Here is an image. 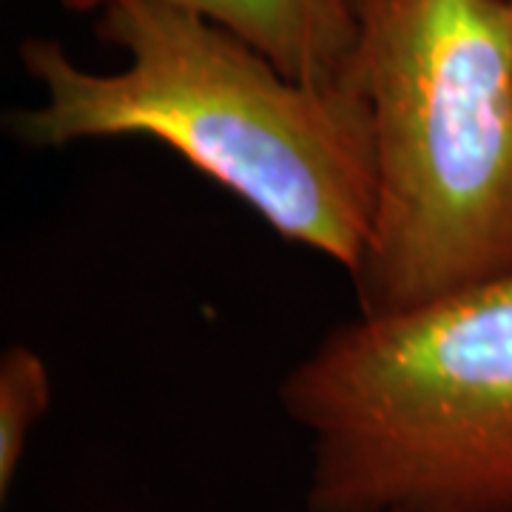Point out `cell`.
Wrapping results in <instances>:
<instances>
[{
	"mask_svg": "<svg viewBox=\"0 0 512 512\" xmlns=\"http://www.w3.org/2000/svg\"><path fill=\"white\" fill-rule=\"evenodd\" d=\"M94 35L123 52L114 72L80 66L55 37H26L20 63L40 106L9 117L26 148L143 137L245 202L276 237L311 248L348 279L362 265L376 148L370 103L350 69L305 83L251 43L180 6L109 0Z\"/></svg>",
	"mask_w": 512,
	"mask_h": 512,
	"instance_id": "cell-1",
	"label": "cell"
},
{
	"mask_svg": "<svg viewBox=\"0 0 512 512\" xmlns=\"http://www.w3.org/2000/svg\"><path fill=\"white\" fill-rule=\"evenodd\" d=\"M373 120L365 316L512 274V9L507 0H350Z\"/></svg>",
	"mask_w": 512,
	"mask_h": 512,
	"instance_id": "cell-2",
	"label": "cell"
},
{
	"mask_svg": "<svg viewBox=\"0 0 512 512\" xmlns=\"http://www.w3.org/2000/svg\"><path fill=\"white\" fill-rule=\"evenodd\" d=\"M305 512H512V274L356 313L279 382Z\"/></svg>",
	"mask_w": 512,
	"mask_h": 512,
	"instance_id": "cell-3",
	"label": "cell"
},
{
	"mask_svg": "<svg viewBox=\"0 0 512 512\" xmlns=\"http://www.w3.org/2000/svg\"><path fill=\"white\" fill-rule=\"evenodd\" d=\"M69 12H94L109 0H63ZM214 20L288 77L305 83L345 80L356 49L350 0H160Z\"/></svg>",
	"mask_w": 512,
	"mask_h": 512,
	"instance_id": "cell-4",
	"label": "cell"
},
{
	"mask_svg": "<svg viewBox=\"0 0 512 512\" xmlns=\"http://www.w3.org/2000/svg\"><path fill=\"white\" fill-rule=\"evenodd\" d=\"M52 404V373L37 350L12 345L0 356V498L6 501L37 424Z\"/></svg>",
	"mask_w": 512,
	"mask_h": 512,
	"instance_id": "cell-5",
	"label": "cell"
},
{
	"mask_svg": "<svg viewBox=\"0 0 512 512\" xmlns=\"http://www.w3.org/2000/svg\"><path fill=\"white\" fill-rule=\"evenodd\" d=\"M507 3H510V9H512V0H507Z\"/></svg>",
	"mask_w": 512,
	"mask_h": 512,
	"instance_id": "cell-6",
	"label": "cell"
}]
</instances>
